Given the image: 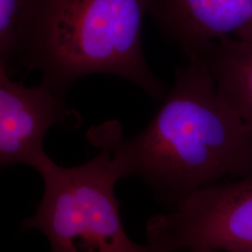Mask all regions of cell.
I'll return each instance as SVG.
<instances>
[{
	"label": "cell",
	"instance_id": "6da1fadb",
	"mask_svg": "<svg viewBox=\"0 0 252 252\" xmlns=\"http://www.w3.org/2000/svg\"><path fill=\"white\" fill-rule=\"evenodd\" d=\"M123 179L136 176L170 208L225 178L252 174V130L198 60L176 70L171 88L144 129L129 138L103 132Z\"/></svg>",
	"mask_w": 252,
	"mask_h": 252
},
{
	"label": "cell",
	"instance_id": "7a4b0ae2",
	"mask_svg": "<svg viewBox=\"0 0 252 252\" xmlns=\"http://www.w3.org/2000/svg\"><path fill=\"white\" fill-rule=\"evenodd\" d=\"M151 0H28L24 66L64 98L92 74L134 83L153 99L166 90L145 59L142 26Z\"/></svg>",
	"mask_w": 252,
	"mask_h": 252
},
{
	"label": "cell",
	"instance_id": "3957f363",
	"mask_svg": "<svg viewBox=\"0 0 252 252\" xmlns=\"http://www.w3.org/2000/svg\"><path fill=\"white\" fill-rule=\"evenodd\" d=\"M33 168L44 181V193L22 229L45 234L51 252H157L126 234L115 196L123 177L108 147L78 166H60L45 154Z\"/></svg>",
	"mask_w": 252,
	"mask_h": 252
},
{
	"label": "cell",
	"instance_id": "277c9868",
	"mask_svg": "<svg viewBox=\"0 0 252 252\" xmlns=\"http://www.w3.org/2000/svg\"><path fill=\"white\" fill-rule=\"evenodd\" d=\"M157 252H252V174L198 189L146 223Z\"/></svg>",
	"mask_w": 252,
	"mask_h": 252
},
{
	"label": "cell",
	"instance_id": "5b68a950",
	"mask_svg": "<svg viewBox=\"0 0 252 252\" xmlns=\"http://www.w3.org/2000/svg\"><path fill=\"white\" fill-rule=\"evenodd\" d=\"M80 115L43 84L27 87L0 65V166L32 167L45 154L43 142L58 125L80 126Z\"/></svg>",
	"mask_w": 252,
	"mask_h": 252
},
{
	"label": "cell",
	"instance_id": "8992f818",
	"mask_svg": "<svg viewBox=\"0 0 252 252\" xmlns=\"http://www.w3.org/2000/svg\"><path fill=\"white\" fill-rule=\"evenodd\" d=\"M149 14L187 60L221 38L252 40V0H151Z\"/></svg>",
	"mask_w": 252,
	"mask_h": 252
},
{
	"label": "cell",
	"instance_id": "52a82bcc",
	"mask_svg": "<svg viewBox=\"0 0 252 252\" xmlns=\"http://www.w3.org/2000/svg\"><path fill=\"white\" fill-rule=\"evenodd\" d=\"M203 63L226 101L252 130V40H216L193 59Z\"/></svg>",
	"mask_w": 252,
	"mask_h": 252
},
{
	"label": "cell",
	"instance_id": "ba28073f",
	"mask_svg": "<svg viewBox=\"0 0 252 252\" xmlns=\"http://www.w3.org/2000/svg\"><path fill=\"white\" fill-rule=\"evenodd\" d=\"M28 0H0V65L12 77L24 66Z\"/></svg>",
	"mask_w": 252,
	"mask_h": 252
},
{
	"label": "cell",
	"instance_id": "9c48e42d",
	"mask_svg": "<svg viewBox=\"0 0 252 252\" xmlns=\"http://www.w3.org/2000/svg\"><path fill=\"white\" fill-rule=\"evenodd\" d=\"M219 252V251H193V252Z\"/></svg>",
	"mask_w": 252,
	"mask_h": 252
}]
</instances>
